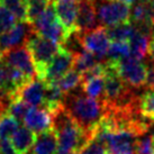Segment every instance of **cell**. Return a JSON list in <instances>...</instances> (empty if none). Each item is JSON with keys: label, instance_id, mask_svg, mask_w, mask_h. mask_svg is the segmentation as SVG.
Masks as SVG:
<instances>
[{"label": "cell", "instance_id": "obj_1", "mask_svg": "<svg viewBox=\"0 0 154 154\" xmlns=\"http://www.w3.org/2000/svg\"><path fill=\"white\" fill-rule=\"evenodd\" d=\"M62 106L83 131L94 137V129L103 119L105 111L103 103L87 96L80 86L64 94Z\"/></svg>", "mask_w": 154, "mask_h": 154}, {"label": "cell", "instance_id": "obj_2", "mask_svg": "<svg viewBox=\"0 0 154 154\" xmlns=\"http://www.w3.org/2000/svg\"><path fill=\"white\" fill-rule=\"evenodd\" d=\"M52 129L57 138L55 154L80 153L92 138V135L79 126L69 115L63 106L51 114Z\"/></svg>", "mask_w": 154, "mask_h": 154}, {"label": "cell", "instance_id": "obj_3", "mask_svg": "<svg viewBox=\"0 0 154 154\" xmlns=\"http://www.w3.org/2000/svg\"><path fill=\"white\" fill-rule=\"evenodd\" d=\"M94 137L106 144L109 154H135L137 140L140 135L127 129L109 132L105 126L99 123L94 129Z\"/></svg>", "mask_w": 154, "mask_h": 154}, {"label": "cell", "instance_id": "obj_4", "mask_svg": "<svg viewBox=\"0 0 154 154\" xmlns=\"http://www.w3.org/2000/svg\"><path fill=\"white\" fill-rule=\"evenodd\" d=\"M26 47L28 48L34 62L36 75L39 80H43L45 69L57 53L60 45L36 33L27 42Z\"/></svg>", "mask_w": 154, "mask_h": 154}, {"label": "cell", "instance_id": "obj_5", "mask_svg": "<svg viewBox=\"0 0 154 154\" xmlns=\"http://www.w3.org/2000/svg\"><path fill=\"white\" fill-rule=\"evenodd\" d=\"M98 23L103 27L129 22L131 8L119 0H92Z\"/></svg>", "mask_w": 154, "mask_h": 154}, {"label": "cell", "instance_id": "obj_6", "mask_svg": "<svg viewBox=\"0 0 154 154\" xmlns=\"http://www.w3.org/2000/svg\"><path fill=\"white\" fill-rule=\"evenodd\" d=\"M116 69L120 78L131 88L141 89L145 87L147 66L144 63H142V61L136 60L128 55L116 63Z\"/></svg>", "mask_w": 154, "mask_h": 154}, {"label": "cell", "instance_id": "obj_7", "mask_svg": "<svg viewBox=\"0 0 154 154\" xmlns=\"http://www.w3.org/2000/svg\"><path fill=\"white\" fill-rule=\"evenodd\" d=\"M35 34H36V30L34 29L32 24H29L28 22H19L9 32L0 36L1 54L16 47L26 46L29 38Z\"/></svg>", "mask_w": 154, "mask_h": 154}, {"label": "cell", "instance_id": "obj_8", "mask_svg": "<svg viewBox=\"0 0 154 154\" xmlns=\"http://www.w3.org/2000/svg\"><path fill=\"white\" fill-rule=\"evenodd\" d=\"M83 48L97 56L99 60H106L108 48L110 46V39L108 38L106 27L99 25L94 29L81 34Z\"/></svg>", "mask_w": 154, "mask_h": 154}, {"label": "cell", "instance_id": "obj_9", "mask_svg": "<svg viewBox=\"0 0 154 154\" xmlns=\"http://www.w3.org/2000/svg\"><path fill=\"white\" fill-rule=\"evenodd\" d=\"M1 59L10 66L19 70L27 79L33 80L36 78L34 62L26 46H19L5 52L1 54Z\"/></svg>", "mask_w": 154, "mask_h": 154}, {"label": "cell", "instance_id": "obj_10", "mask_svg": "<svg viewBox=\"0 0 154 154\" xmlns=\"http://www.w3.org/2000/svg\"><path fill=\"white\" fill-rule=\"evenodd\" d=\"M73 55L60 46L52 61L45 69L43 80L45 83L56 82L73 68Z\"/></svg>", "mask_w": 154, "mask_h": 154}, {"label": "cell", "instance_id": "obj_11", "mask_svg": "<svg viewBox=\"0 0 154 154\" xmlns=\"http://www.w3.org/2000/svg\"><path fill=\"white\" fill-rule=\"evenodd\" d=\"M99 26L92 0H79L74 30L83 34Z\"/></svg>", "mask_w": 154, "mask_h": 154}, {"label": "cell", "instance_id": "obj_12", "mask_svg": "<svg viewBox=\"0 0 154 154\" xmlns=\"http://www.w3.org/2000/svg\"><path fill=\"white\" fill-rule=\"evenodd\" d=\"M23 120L25 127L30 129L36 135L52 129V116L44 108H29Z\"/></svg>", "mask_w": 154, "mask_h": 154}, {"label": "cell", "instance_id": "obj_13", "mask_svg": "<svg viewBox=\"0 0 154 154\" xmlns=\"http://www.w3.org/2000/svg\"><path fill=\"white\" fill-rule=\"evenodd\" d=\"M79 0H53L57 19L69 33L74 30Z\"/></svg>", "mask_w": 154, "mask_h": 154}, {"label": "cell", "instance_id": "obj_14", "mask_svg": "<svg viewBox=\"0 0 154 154\" xmlns=\"http://www.w3.org/2000/svg\"><path fill=\"white\" fill-rule=\"evenodd\" d=\"M44 91H45V82L39 79H33L27 82L22 89L17 92V97L25 101L32 107L43 106Z\"/></svg>", "mask_w": 154, "mask_h": 154}, {"label": "cell", "instance_id": "obj_15", "mask_svg": "<svg viewBox=\"0 0 154 154\" xmlns=\"http://www.w3.org/2000/svg\"><path fill=\"white\" fill-rule=\"evenodd\" d=\"M57 150V138L55 132L51 129L36 135L32 154H55Z\"/></svg>", "mask_w": 154, "mask_h": 154}, {"label": "cell", "instance_id": "obj_16", "mask_svg": "<svg viewBox=\"0 0 154 154\" xmlns=\"http://www.w3.org/2000/svg\"><path fill=\"white\" fill-rule=\"evenodd\" d=\"M64 92L57 87L55 82L45 83V91H44V99L42 108L46 109L50 114L54 112L63 105Z\"/></svg>", "mask_w": 154, "mask_h": 154}, {"label": "cell", "instance_id": "obj_17", "mask_svg": "<svg viewBox=\"0 0 154 154\" xmlns=\"http://www.w3.org/2000/svg\"><path fill=\"white\" fill-rule=\"evenodd\" d=\"M36 134L27 127H19L11 136V144L17 154H27L34 145Z\"/></svg>", "mask_w": 154, "mask_h": 154}, {"label": "cell", "instance_id": "obj_18", "mask_svg": "<svg viewBox=\"0 0 154 154\" xmlns=\"http://www.w3.org/2000/svg\"><path fill=\"white\" fill-rule=\"evenodd\" d=\"M150 41L151 37L143 35L138 32H135V34L133 35V37L128 42L129 48H131V54L136 60H144L146 57H149V51H150Z\"/></svg>", "mask_w": 154, "mask_h": 154}, {"label": "cell", "instance_id": "obj_19", "mask_svg": "<svg viewBox=\"0 0 154 154\" xmlns=\"http://www.w3.org/2000/svg\"><path fill=\"white\" fill-rule=\"evenodd\" d=\"M81 89L87 96H89L90 98L96 99L100 103H103V98H105V79H103V75L83 80L81 83Z\"/></svg>", "mask_w": 154, "mask_h": 154}, {"label": "cell", "instance_id": "obj_20", "mask_svg": "<svg viewBox=\"0 0 154 154\" xmlns=\"http://www.w3.org/2000/svg\"><path fill=\"white\" fill-rule=\"evenodd\" d=\"M108 38L111 42H127L128 43L133 35L135 34V27L131 23H123L119 25H115L106 28Z\"/></svg>", "mask_w": 154, "mask_h": 154}, {"label": "cell", "instance_id": "obj_21", "mask_svg": "<svg viewBox=\"0 0 154 154\" xmlns=\"http://www.w3.org/2000/svg\"><path fill=\"white\" fill-rule=\"evenodd\" d=\"M73 59L74 60H73L72 69L78 73H80L81 75L91 68H94V65L103 62L101 60H99L97 56H94V54H91L90 52L86 51V50H83L79 54H75L73 56Z\"/></svg>", "mask_w": 154, "mask_h": 154}, {"label": "cell", "instance_id": "obj_22", "mask_svg": "<svg viewBox=\"0 0 154 154\" xmlns=\"http://www.w3.org/2000/svg\"><path fill=\"white\" fill-rule=\"evenodd\" d=\"M55 83L64 94H68L81 86L82 75L72 69L68 73H65L62 78H60Z\"/></svg>", "mask_w": 154, "mask_h": 154}, {"label": "cell", "instance_id": "obj_23", "mask_svg": "<svg viewBox=\"0 0 154 154\" xmlns=\"http://www.w3.org/2000/svg\"><path fill=\"white\" fill-rule=\"evenodd\" d=\"M129 54H131V48L127 42H111L105 61L117 63L124 57H127Z\"/></svg>", "mask_w": 154, "mask_h": 154}, {"label": "cell", "instance_id": "obj_24", "mask_svg": "<svg viewBox=\"0 0 154 154\" xmlns=\"http://www.w3.org/2000/svg\"><path fill=\"white\" fill-rule=\"evenodd\" d=\"M0 91L17 96L18 90L10 77V66L0 57Z\"/></svg>", "mask_w": 154, "mask_h": 154}, {"label": "cell", "instance_id": "obj_25", "mask_svg": "<svg viewBox=\"0 0 154 154\" xmlns=\"http://www.w3.org/2000/svg\"><path fill=\"white\" fill-rule=\"evenodd\" d=\"M19 120L6 114L0 118V140H9L19 128Z\"/></svg>", "mask_w": 154, "mask_h": 154}, {"label": "cell", "instance_id": "obj_26", "mask_svg": "<svg viewBox=\"0 0 154 154\" xmlns=\"http://www.w3.org/2000/svg\"><path fill=\"white\" fill-rule=\"evenodd\" d=\"M14 14L18 22H27V2L26 0H0Z\"/></svg>", "mask_w": 154, "mask_h": 154}, {"label": "cell", "instance_id": "obj_27", "mask_svg": "<svg viewBox=\"0 0 154 154\" xmlns=\"http://www.w3.org/2000/svg\"><path fill=\"white\" fill-rule=\"evenodd\" d=\"M16 22L17 19L14 14L0 1V36L11 29L16 25Z\"/></svg>", "mask_w": 154, "mask_h": 154}, {"label": "cell", "instance_id": "obj_28", "mask_svg": "<svg viewBox=\"0 0 154 154\" xmlns=\"http://www.w3.org/2000/svg\"><path fill=\"white\" fill-rule=\"evenodd\" d=\"M30 106L27 105L25 101H23L20 98H18L17 96L13 99V101L10 103L8 107V115L13 116L14 118L17 120H23L26 116L27 111L29 110Z\"/></svg>", "mask_w": 154, "mask_h": 154}, {"label": "cell", "instance_id": "obj_29", "mask_svg": "<svg viewBox=\"0 0 154 154\" xmlns=\"http://www.w3.org/2000/svg\"><path fill=\"white\" fill-rule=\"evenodd\" d=\"M140 108L145 117L154 120V90H147L145 94H142L140 99Z\"/></svg>", "mask_w": 154, "mask_h": 154}, {"label": "cell", "instance_id": "obj_30", "mask_svg": "<svg viewBox=\"0 0 154 154\" xmlns=\"http://www.w3.org/2000/svg\"><path fill=\"white\" fill-rule=\"evenodd\" d=\"M135 154H154L152 135L145 133L138 137Z\"/></svg>", "mask_w": 154, "mask_h": 154}, {"label": "cell", "instance_id": "obj_31", "mask_svg": "<svg viewBox=\"0 0 154 154\" xmlns=\"http://www.w3.org/2000/svg\"><path fill=\"white\" fill-rule=\"evenodd\" d=\"M82 154H109L107 146L103 141L98 138H91L87 146L80 152Z\"/></svg>", "mask_w": 154, "mask_h": 154}, {"label": "cell", "instance_id": "obj_32", "mask_svg": "<svg viewBox=\"0 0 154 154\" xmlns=\"http://www.w3.org/2000/svg\"><path fill=\"white\" fill-rule=\"evenodd\" d=\"M145 88L147 90H154V63L152 61L150 65L147 66V71H146Z\"/></svg>", "mask_w": 154, "mask_h": 154}, {"label": "cell", "instance_id": "obj_33", "mask_svg": "<svg viewBox=\"0 0 154 154\" xmlns=\"http://www.w3.org/2000/svg\"><path fill=\"white\" fill-rule=\"evenodd\" d=\"M0 154H17L9 140H0Z\"/></svg>", "mask_w": 154, "mask_h": 154}, {"label": "cell", "instance_id": "obj_34", "mask_svg": "<svg viewBox=\"0 0 154 154\" xmlns=\"http://www.w3.org/2000/svg\"><path fill=\"white\" fill-rule=\"evenodd\" d=\"M53 0H26L27 6L29 5H43V6H48Z\"/></svg>", "mask_w": 154, "mask_h": 154}, {"label": "cell", "instance_id": "obj_35", "mask_svg": "<svg viewBox=\"0 0 154 154\" xmlns=\"http://www.w3.org/2000/svg\"><path fill=\"white\" fill-rule=\"evenodd\" d=\"M149 56L151 60H154V34L152 35L150 41V51H149Z\"/></svg>", "mask_w": 154, "mask_h": 154}, {"label": "cell", "instance_id": "obj_36", "mask_svg": "<svg viewBox=\"0 0 154 154\" xmlns=\"http://www.w3.org/2000/svg\"><path fill=\"white\" fill-rule=\"evenodd\" d=\"M119 1L124 2V4H126V5H128V6H132V5H134L136 2L137 0H119Z\"/></svg>", "mask_w": 154, "mask_h": 154}, {"label": "cell", "instance_id": "obj_37", "mask_svg": "<svg viewBox=\"0 0 154 154\" xmlns=\"http://www.w3.org/2000/svg\"><path fill=\"white\" fill-rule=\"evenodd\" d=\"M150 4H151V7L153 9V13H154V0H150Z\"/></svg>", "mask_w": 154, "mask_h": 154}, {"label": "cell", "instance_id": "obj_38", "mask_svg": "<svg viewBox=\"0 0 154 154\" xmlns=\"http://www.w3.org/2000/svg\"><path fill=\"white\" fill-rule=\"evenodd\" d=\"M72 154H82V153H72Z\"/></svg>", "mask_w": 154, "mask_h": 154}, {"label": "cell", "instance_id": "obj_39", "mask_svg": "<svg viewBox=\"0 0 154 154\" xmlns=\"http://www.w3.org/2000/svg\"><path fill=\"white\" fill-rule=\"evenodd\" d=\"M0 57H1V52H0Z\"/></svg>", "mask_w": 154, "mask_h": 154}, {"label": "cell", "instance_id": "obj_40", "mask_svg": "<svg viewBox=\"0 0 154 154\" xmlns=\"http://www.w3.org/2000/svg\"><path fill=\"white\" fill-rule=\"evenodd\" d=\"M152 127H153V128H154V124H153V126H152Z\"/></svg>", "mask_w": 154, "mask_h": 154}]
</instances>
